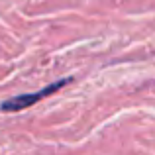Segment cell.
Returning a JSON list of instances; mask_svg holds the SVG:
<instances>
[{
    "instance_id": "obj_1",
    "label": "cell",
    "mask_w": 155,
    "mask_h": 155,
    "mask_svg": "<svg viewBox=\"0 0 155 155\" xmlns=\"http://www.w3.org/2000/svg\"><path fill=\"white\" fill-rule=\"evenodd\" d=\"M69 83H71V79H63V81H57V83L49 84V87L41 88V91L34 92V94H20V96H14V98H8L0 104V110H4V112H20V110H24V108H30L31 104L39 102L41 98L49 96L51 92L59 91L61 87H65V84H69Z\"/></svg>"
}]
</instances>
